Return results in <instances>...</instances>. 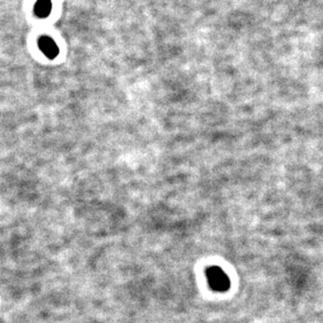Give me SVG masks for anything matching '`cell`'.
I'll return each mask as SVG.
<instances>
[{"label":"cell","mask_w":323,"mask_h":323,"mask_svg":"<svg viewBox=\"0 0 323 323\" xmlns=\"http://www.w3.org/2000/svg\"><path fill=\"white\" fill-rule=\"evenodd\" d=\"M207 278L211 289L216 292H226L230 288V279L221 268L212 267L208 269Z\"/></svg>","instance_id":"cell-1"},{"label":"cell","mask_w":323,"mask_h":323,"mask_svg":"<svg viewBox=\"0 0 323 323\" xmlns=\"http://www.w3.org/2000/svg\"><path fill=\"white\" fill-rule=\"evenodd\" d=\"M37 44L41 53L49 60L56 59L60 54V49L58 44H57L56 41L49 35H41L39 38H38Z\"/></svg>","instance_id":"cell-2"},{"label":"cell","mask_w":323,"mask_h":323,"mask_svg":"<svg viewBox=\"0 0 323 323\" xmlns=\"http://www.w3.org/2000/svg\"><path fill=\"white\" fill-rule=\"evenodd\" d=\"M52 0H36L33 7L34 15L39 19H46L52 13Z\"/></svg>","instance_id":"cell-3"}]
</instances>
